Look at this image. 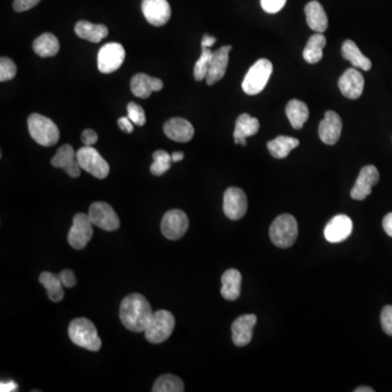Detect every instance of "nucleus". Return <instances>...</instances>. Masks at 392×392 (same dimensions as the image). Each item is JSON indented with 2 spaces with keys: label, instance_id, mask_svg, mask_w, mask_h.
Returning a JSON list of instances; mask_svg holds the SVG:
<instances>
[{
  "label": "nucleus",
  "instance_id": "obj_6",
  "mask_svg": "<svg viewBox=\"0 0 392 392\" xmlns=\"http://www.w3.org/2000/svg\"><path fill=\"white\" fill-rule=\"evenodd\" d=\"M273 73V64L268 59H259L255 62L242 82V89L247 95H257L268 83Z\"/></svg>",
  "mask_w": 392,
  "mask_h": 392
},
{
  "label": "nucleus",
  "instance_id": "obj_3",
  "mask_svg": "<svg viewBox=\"0 0 392 392\" xmlns=\"http://www.w3.org/2000/svg\"><path fill=\"white\" fill-rule=\"evenodd\" d=\"M29 132L33 140L42 146H54L59 141L60 132L52 119L40 114H32L27 119Z\"/></svg>",
  "mask_w": 392,
  "mask_h": 392
},
{
  "label": "nucleus",
  "instance_id": "obj_25",
  "mask_svg": "<svg viewBox=\"0 0 392 392\" xmlns=\"http://www.w3.org/2000/svg\"><path fill=\"white\" fill-rule=\"evenodd\" d=\"M241 273L237 269H228L222 277V296L228 301H235L241 293Z\"/></svg>",
  "mask_w": 392,
  "mask_h": 392
},
{
  "label": "nucleus",
  "instance_id": "obj_10",
  "mask_svg": "<svg viewBox=\"0 0 392 392\" xmlns=\"http://www.w3.org/2000/svg\"><path fill=\"white\" fill-rule=\"evenodd\" d=\"M89 216L96 227L105 231H115L120 227L118 215L107 203H93L89 210Z\"/></svg>",
  "mask_w": 392,
  "mask_h": 392
},
{
  "label": "nucleus",
  "instance_id": "obj_9",
  "mask_svg": "<svg viewBox=\"0 0 392 392\" xmlns=\"http://www.w3.org/2000/svg\"><path fill=\"white\" fill-rule=\"evenodd\" d=\"M126 50L119 43H109L99 50L97 67L101 73L108 74L117 71L124 64Z\"/></svg>",
  "mask_w": 392,
  "mask_h": 392
},
{
  "label": "nucleus",
  "instance_id": "obj_29",
  "mask_svg": "<svg viewBox=\"0 0 392 392\" xmlns=\"http://www.w3.org/2000/svg\"><path fill=\"white\" fill-rule=\"evenodd\" d=\"M298 145H300V141L298 138L282 136L269 141L267 143V148H268L269 153L273 157L277 158V159H282V158H286Z\"/></svg>",
  "mask_w": 392,
  "mask_h": 392
},
{
  "label": "nucleus",
  "instance_id": "obj_23",
  "mask_svg": "<svg viewBox=\"0 0 392 392\" xmlns=\"http://www.w3.org/2000/svg\"><path fill=\"white\" fill-rule=\"evenodd\" d=\"M259 120L249 114H242L238 117L235 121V132L233 138L235 144L247 146V138L255 136L259 130Z\"/></svg>",
  "mask_w": 392,
  "mask_h": 392
},
{
  "label": "nucleus",
  "instance_id": "obj_11",
  "mask_svg": "<svg viewBox=\"0 0 392 392\" xmlns=\"http://www.w3.org/2000/svg\"><path fill=\"white\" fill-rule=\"evenodd\" d=\"M161 232L167 239L179 240L189 229V218L183 210H171L161 220Z\"/></svg>",
  "mask_w": 392,
  "mask_h": 392
},
{
  "label": "nucleus",
  "instance_id": "obj_26",
  "mask_svg": "<svg viewBox=\"0 0 392 392\" xmlns=\"http://www.w3.org/2000/svg\"><path fill=\"white\" fill-rule=\"evenodd\" d=\"M75 34L82 38L92 43H99L108 35V29L104 24H94L87 21H79L74 27Z\"/></svg>",
  "mask_w": 392,
  "mask_h": 392
},
{
  "label": "nucleus",
  "instance_id": "obj_43",
  "mask_svg": "<svg viewBox=\"0 0 392 392\" xmlns=\"http://www.w3.org/2000/svg\"><path fill=\"white\" fill-rule=\"evenodd\" d=\"M133 122L131 121L128 116L122 117V118L118 120L119 128L124 131V132H126V133H131L133 131Z\"/></svg>",
  "mask_w": 392,
  "mask_h": 392
},
{
  "label": "nucleus",
  "instance_id": "obj_37",
  "mask_svg": "<svg viewBox=\"0 0 392 392\" xmlns=\"http://www.w3.org/2000/svg\"><path fill=\"white\" fill-rule=\"evenodd\" d=\"M126 109H128V117L134 124L143 126L146 124L145 111H144L143 107L131 101L126 106Z\"/></svg>",
  "mask_w": 392,
  "mask_h": 392
},
{
  "label": "nucleus",
  "instance_id": "obj_7",
  "mask_svg": "<svg viewBox=\"0 0 392 392\" xmlns=\"http://www.w3.org/2000/svg\"><path fill=\"white\" fill-rule=\"evenodd\" d=\"M80 167L97 179H105L109 175L108 163L93 146H83L77 152Z\"/></svg>",
  "mask_w": 392,
  "mask_h": 392
},
{
  "label": "nucleus",
  "instance_id": "obj_1",
  "mask_svg": "<svg viewBox=\"0 0 392 392\" xmlns=\"http://www.w3.org/2000/svg\"><path fill=\"white\" fill-rule=\"evenodd\" d=\"M153 316L151 304L142 294L133 293L124 298L120 305V319L128 331L143 333Z\"/></svg>",
  "mask_w": 392,
  "mask_h": 392
},
{
  "label": "nucleus",
  "instance_id": "obj_34",
  "mask_svg": "<svg viewBox=\"0 0 392 392\" xmlns=\"http://www.w3.org/2000/svg\"><path fill=\"white\" fill-rule=\"evenodd\" d=\"M153 164L151 166L152 175L159 177L167 173L171 167L173 158L171 155L164 150H158L153 154Z\"/></svg>",
  "mask_w": 392,
  "mask_h": 392
},
{
  "label": "nucleus",
  "instance_id": "obj_41",
  "mask_svg": "<svg viewBox=\"0 0 392 392\" xmlns=\"http://www.w3.org/2000/svg\"><path fill=\"white\" fill-rule=\"evenodd\" d=\"M60 280H61V284L66 288H72V286L77 284V278H75V275L70 269H66V270H62L59 274Z\"/></svg>",
  "mask_w": 392,
  "mask_h": 392
},
{
  "label": "nucleus",
  "instance_id": "obj_12",
  "mask_svg": "<svg viewBox=\"0 0 392 392\" xmlns=\"http://www.w3.org/2000/svg\"><path fill=\"white\" fill-rule=\"evenodd\" d=\"M247 210V198L245 191L239 188L228 189L224 195V212L229 219H241Z\"/></svg>",
  "mask_w": 392,
  "mask_h": 392
},
{
  "label": "nucleus",
  "instance_id": "obj_46",
  "mask_svg": "<svg viewBox=\"0 0 392 392\" xmlns=\"http://www.w3.org/2000/svg\"><path fill=\"white\" fill-rule=\"evenodd\" d=\"M216 37L215 36H210V35H204V36H203V40H202V46H204V48H212V45L215 44V43H216Z\"/></svg>",
  "mask_w": 392,
  "mask_h": 392
},
{
  "label": "nucleus",
  "instance_id": "obj_33",
  "mask_svg": "<svg viewBox=\"0 0 392 392\" xmlns=\"http://www.w3.org/2000/svg\"><path fill=\"white\" fill-rule=\"evenodd\" d=\"M154 392H182L184 391V385L181 378L178 376L167 375L161 376L156 380L153 387Z\"/></svg>",
  "mask_w": 392,
  "mask_h": 392
},
{
  "label": "nucleus",
  "instance_id": "obj_2",
  "mask_svg": "<svg viewBox=\"0 0 392 392\" xmlns=\"http://www.w3.org/2000/svg\"><path fill=\"white\" fill-rule=\"evenodd\" d=\"M69 337L74 344L92 352L101 350V340L96 327L87 319H77L69 326Z\"/></svg>",
  "mask_w": 392,
  "mask_h": 392
},
{
  "label": "nucleus",
  "instance_id": "obj_38",
  "mask_svg": "<svg viewBox=\"0 0 392 392\" xmlns=\"http://www.w3.org/2000/svg\"><path fill=\"white\" fill-rule=\"evenodd\" d=\"M286 0H261V8L267 13H277L286 6Z\"/></svg>",
  "mask_w": 392,
  "mask_h": 392
},
{
  "label": "nucleus",
  "instance_id": "obj_28",
  "mask_svg": "<svg viewBox=\"0 0 392 392\" xmlns=\"http://www.w3.org/2000/svg\"><path fill=\"white\" fill-rule=\"evenodd\" d=\"M33 50L40 57H54L59 52L60 44L57 37L52 33H45L37 37L33 43Z\"/></svg>",
  "mask_w": 392,
  "mask_h": 392
},
{
  "label": "nucleus",
  "instance_id": "obj_4",
  "mask_svg": "<svg viewBox=\"0 0 392 392\" xmlns=\"http://www.w3.org/2000/svg\"><path fill=\"white\" fill-rule=\"evenodd\" d=\"M269 237L276 247L288 249L298 238V222L292 215L282 214L273 222Z\"/></svg>",
  "mask_w": 392,
  "mask_h": 392
},
{
  "label": "nucleus",
  "instance_id": "obj_40",
  "mask_svg": "<svg viewBox=\"0 0 392 392\" xmlns=\"http://www.w3.org/2000/svg\"><path fill=\"white\" fill-rule=\"evenodd\" d=\"M41 0H15L13 1V9L17 13H23V11L30 10L35 6L40 3Z\"/></svg>",
  "mask_w": 392,
  "mask_h": 392
},
{
  "label": "nucleus",
  "instance_id": "obj_22",
  "mask_svg": "<svg viewBox=\"0 0 392 392\" xmlns=\"http://www.w3.org/2000/svg\"><path fill=\"white\" fill-rule=\"evenodd\" d=\"M163 87L161 79L150 77L147 74L138 73L131 79V91L138 99H148L153 92L161 91Z\"/></svg>",
  "mask_w": 392,
  "mask_h": 392
},
{
  "label": "nucleus",
  "instance_id": "obj_15",
  "mask_svg": "<svg viewBox=\"0 0 392 392\" xmlns=\"http://www.w3.org/2000/svg\"><path fill=\"white\" fill-rule=\"evenodd\" d=\"M342 131V120L335 111H326L325 117L319 126L321 141L327 145H335L339 141Z\"/></svg>",
  "mask_w": 392,
  "mask_h": 392
},
{
  "label": "nucleus",
  "instance_id": "obj_42",
  "mask_svg": "<svg viewBox=\"0 0 392 392\" xmlns=\"http://www.w3.org/2000/svg\"><path fill=\"white\" fill-rule=\"evenodd\" d=\"M81 140L84 146H93L99 140V136L94 130L87 129L82 132Z\"/></svg>",
  "mask_w": 392,
  "mask_h": 392
},
{
  "label": "nucleus",
  "instance_id": "obj_21",
  "mask_svg": "<svg viewBox=\"0 0 392 392\" xmlns=\"http://www.w3.org/2000/svg\"><path fill=\"white\" fill-rule=\"evenodd\" d=\"M166 136L179 143H187L194 136V128L190 121L183 118H171L164 126Z\"/></svg>",
  "mask_w": 392,
  "mask_h": 392
},
{
  "label": "nucleus",
  "instance_id": "obj_19",
  "mask_svg": "<svg viewBox=\"0 0 392 392\" xmlns=\"http://www.w3.org/2000/svg\"><path fill=\"white\" fill-rule=\"evenodd\" d=\"M256 321L257 317L254 314L240 316L233 321L231 327L232 340L237 347H245L251 342Z\"/></svg>",
  "mask_w": 392,
  "mask_h": 392
},
{
  "label": "nucleus",
  "instance_id": "obj_17",
  "mask_svg": "<svg viewBox=\"0 0 392 392\" xmlns=\"http://www.w3.org/2000/svg\"><path fill=\"white\" fill-rule=\"evenodd\" d=\"M352 220L347 215H338L333 217L324 230L326 240L331 243L344 241L352 233Z\"/></svg>",
  "mask_w": 392,
  "mask_h": 392
},
{
  "label": "nucleus",
  "instance_id": "obj_30",
  "mask_svg": "<svg viewBox=\"0 0 392 392\" xmlns=\"http://www.w3.org/2000/svg\"><path fill=\"white\" fill-rule=\"evenodd\" d=\"M327 41L323 33H316L312 35L307 41L303 50V58L306 62L314 64L323 59V50L325 48Z\"/></svg>",
  "mask_w": 392,
  "mask_h": 392
},
{
  "label": "nucleus",
  "instance_id": "obj_44",
  "mask_svg": "<svg viewBox=\"0 0 392 392\" xmlns=\"http://www.w3.org/2000/svg\"><path fill=\"white\" fill-rule=\"evenodd\" d=\"M17 384L13 380H7V382H1L0 384V391L1 392H13L17 391Z\"/></svg>",
  "mask_w": 392,
  "mask_h": 392
},
{
  "label": "nucleus",
  "instance_id": "obj_13",
  "mask_svg": "<svg viewBox=\"0 0 392 392\" xmlns=\"http://www.w3.org/2000/svg\"><path fill=\"white\" fill-rule=\"evenodd\" d=\"M379 181V173L375 166L368 165L361 169L358 180L351 190L353 200L364 201L372 194V187Z\"/></svg>",
  "mask_w": 392,
  "mask_h": 392
},
{
  "label": "nucleus",
  "instance_id": "obj_45",
  "mask_svg": "<svg viewBox=\"0 0 392 392\" xmlns=\"http://www.w3.org/2000/svg\"><path fill=\"white\" fill-rule=\"evenodd\" d=\"M382 227H384L386 233L392 238V212L386 215L385 218L382 220Z\"/></svg>",
  "mask_w": 392,
  "mask_h": 392
},
{
  "label": "nucleus",
  "instance_id": "obj_39",
  "mask_svg": "<svg viewBox=\"0 0 392 392\" xmlns=\"http://www.w3.org/2000/svg\"><path fill=\"white\" fill-rule=\"evenodd\" d=\"M382 329L387 335H392V306L388 305L384 307L382 312Z\"/></svg>",
  "mask_w": 392,
  "mask_h": 392
},
{
  "label": "nucleus",
  "instance_id": "obj_32",
  "mask_svg": "<svg viewBox=\"0 0 392 392\" xmlns=\"http://www.w3.org/2000/svg\"><path fill=\"white\" fill-rule=\"evenodd\" d=\"M40 282L46 289L50 301L55 302V303L61 301L64 296V288H62L64 284H61L59 275L48 272L42 273L40 276Z\"/></svg>",
  "mask_w": 392,
  "mask_h": 392
},
{
  "label": "nucleus",
  "instance_id": "obj_31",
  "mask_svg": "<svg viewBox=\"0 0 392 392\" xmlns=\"http://www.w3.org/2000/svg\"><path fill=\"white\" fill-rule=\"evenodd\" d=\"M342 56L344 59L350 61L353 67L360 68L364 71L372 69V61L362 54L356 43L347 40L342 45Z\"/></svg>",
  "mask_w": 392,
  "mask_h": 392
},
{
  "label": "nucleus",
  "instance_id": "obj_48",
  "mask_svg": "<svg viewBox=\"0 0 392 392\" xmlns=\"http://www.w3.org/2000/svg\"><path fill=\"white\" fill-rule=\"evenodd\" d=\"M374 391H375V390L370 387H358V389H356V392H374Z\"/></svg>",
  "mask_w": 392,
  "mask_h": 392
},
{
  "label": "nucleus",
  "instance_id": "obj_16",
  "mask_svg": "<svg viewBox=\"0 0 392 392\" xmlns=\"http://www.w3.org/2000/svg\"><path fill=\"white\" fill-rule=\"evenodd\" d=\"M338 85L343 96L349 99H358L363 94L365 81L360 71L351 68L341 75Z\"/></svg>",
  "mask_w": 392,
  "mask_h": 392
},
{
  "label": "nucleus",
  "instance_id": "obj_5",
  "mask_svg": "<svg viewBox=\"0 0 392 392\" xmlns=\"http://www.w3.org/2000/svg\"><path fill=\"white\" fill-rule=\"evenodd\" d=\"M175 325V316L170 312L165 310L155 312L144 331L146 340L154 344L164 342L170 337Z\"/></svg>",
  "mask_w": 392,
  "mask_h": 392
},
{
  "label": "nucleus",
  "instance_id": "obj_35",
  "mask_svg": "<svg viewBox=\"0 0 392 392\" xmlns=\"http://www.w3.org/2000/svg\"><path fill=\"white\" fill-rule=\"evenodd\" d=\"M212 54L214 52L210 50V48L202 46V55H201L200 59L196 61L194 66V79L196 81H203V80L206 79V77H208Z\"/></svg>",
  "mask_w": 392,
  "mask_h": 392
},
{
  "label": "nucleus",
  "instance_id": "obj_20",
  "mask_svg": "<svg viewBox=\"0 0 392 392\" xmlns=\"http://www.w3.org/2000/svg\"><path fill=\"white\" fill-rule=\"evenodd\" d=\"M231 50L232 46L228 45V46H222L212 54L208 77L205 79L208 85H214L225 77L228 62H229V52H231Z\"/></svg>",
  "mask_w": 392,
  "mask_h": 392
},
{
  "label": "nucleus",
  "instance_id": "obj_14",
  "mask_svg": "<svg viewBox=\"0 0 392 392\" xmlns=\"http://www.w3.org/2000/svg\"><path fill=\"white\" fill-rule=\"evenodd\" d=\"M142 13L154 27H163L171 17V8L167 0H143Z\"/></svg>",
  "mask_w": 392,
  "mask_h": 392
},
{
  "label": "nucleus",
  "instance_id": "obj_24",
  "mask_svg": "<svg viewBox=\"0 0 392 392\" xmlns=\"http://www.w3.org/2000/svg\"><path fill=\"white\" fill-rule=\"evenodd\" d=\"M305 15L306 22L315 32L324 33L328 29V17L319 1L313 0L305 6Z\"/></svg>",
  "mask_w": 392,
  "mask_h": 392
},
{
  "label": "nucleus",
  "instance_id": "obj_8",
  "mask_svg": "<svg viewBox=\"0 0 392 392\" xmlns=\"http://www.w3.org/2000/svg\"><path fill=\"white\" fill-rule=\"evenodd\" d=\"M89 214L79 212L73 217V224L68 233V242L73 249H82L91 241L94 230Z\"/></svg>",
  "mask_w": 392,
  "mask_h": 392
},
{
  "label": "nucleus",
  "instance_id": "obj_27",
  "mask_svg": "<svg viewBox=\"0 0 392 392\" xmlns=\"http://www.w3.org/2000/svg\"><path fill=\"white\" fill-rule=\"evenodd\" d=\"M286 114L292 128L300 130L303 128L310 117L309 107L303 101L291 99L286 107Z\"/></svg>",
  "mask_w": 392,
  "mask_h": 392
},
{
  "label": "nucleus",
  "instance_id": "obj_47",
  "mask_svg": "<svg viewBox=\"0 0 392 392\" xmlns=\"http://www.w3.org/2000/svg\"><path fill=\"white\" fill-rule=\"evenodd\" d=\"M171 158H173V163H178V161H182L183 158H184V154L182 152H175L171 155Z\"/></svg>",
  "mask_w": 392,
  "mask_h": 392
},
{
  "label": "nucleus",
  "instance_id": "obj_18",
  "mask_svg": "<svg viewBox=\"0 0 392 392\" xmlns=\"http://www.w3.org/2000/svg\"><path fill=\"white\" fill-rule=\"evenodd\" d=\"M52 165L66 171L71 178H79L81 167L78 161L77 152H74L71 145H62L56 155L52 157Z\"/></svg>",
  "mask_w": 392,
  "mask_h": 392
},
{
  "label": "nucleus",
  "instance_id": "obj_36",
  "mask_svg": "<svg viewBox=\"0 0 392 392\" xmlns=\"http://www.w3.org/2000/svg\"><path fill=\"white\" fill-rule=\"evenodd\" d=\"M17 74V66L10 58L1 57L0 59V81H10Z\"/></svg>",
  "mask_w": 392,
  "mask_h": 392
}]
</instances>
